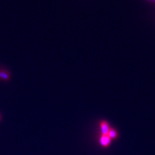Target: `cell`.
<instances>
[{"mask_svg":"<svg viewBox=\"0 0 155 155\" xmlns=\"http://www.w3.org/2000/svg\"><path fill=\"white\" fill-rule=\"evenodd\" d=\"M0 79L4 80H9L10 79V74L6 70H0Z\"/></svg>","mask_w":155,"mask_h":155,"instance_id":"3","label":"cell"},{"mask_svg":"<svg viewBox=\"0 0 155 155\" xmlns=\"http://www.w3.org/2000/svg\"><path fill=\"white\" fill-rule=\"evenodd\" d=\"M100 128L102 135H108V131L110 129L109 124L106 121L103 120L100 122Z\"/></svg>","mask_w":155,"mask_h":155,"instance_id":"1","label":"cell"},{"mask_svg":"<svg viewBox=\"0 0 155 155\" xmlns=\"http://www.w3.org/2000/svg\"><path fill=\"white\" fill-rule=\"evenodd\" d=\"M99 142H100V145L102 147L106 148V147H108L110 145L111 142V139H110L108 135H101L100 136Z\"/></svg>","mask_w":155,"mask_h":155,"instance_id":"2","label":"cell"},{"mask_svg":"<svg viewBox=\"0 0 155 155\" xmlns=\"http://www.w3.org/2000/svg\"><path fill=\"white\" fill-rule=\"evenodd\" d=\"M108 136H109V138L111 139H117L119 134H118L117 131H116V129H114V128H110L109 131H108Z\"/></svg>","mask_w":155,"mask_h":155,"instance_id":"4","label":"cell"},{"mask_svg":"<svg viewBox=\"0 0 155 155\" xmlns=\"http://www.w3.org/2000/svg\"><path fill=\"white\" fill-rule=\"evenodd\" d=\"M1 118H2L1 117V114H0V121H1Z\"/></svg>","mask_w":155,"mask_h":155,"instance_id":"6","label":"cell"},{"mask_svg":"<svg viewBox=\"0 0 155 155\" xmlns=\"http://www.w3.org/2000/svg\"><path fill=\"white\" fill-rule=\"evenodd\" d=\"M147 1H153V2H155V0H147Z\"/></svg>","mask_w":155,"mask_h":155,"instance_id":"5","label":"cell"}]
</instances>
